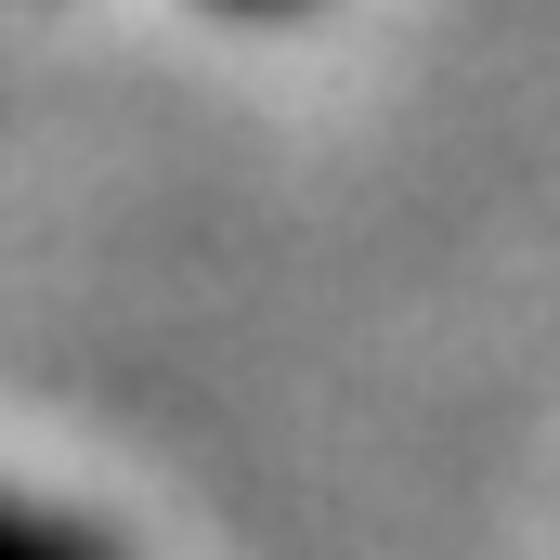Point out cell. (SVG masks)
Masks as SVG:
<instances>
[{
	"label": "cell",
	"instance_id": "6da1fadb",
	"mask_svg": "<svg viewBox=\"0 0 560 560\" xmlns=\"http://www.w3.org/2000/svg\"><path fill=\"white\" fill-rule=\"evenodd\" d=\"M0 560H118L92 522H66V509H26V495H0Z\"/></svg>",
	"mask_w": 560,
	"mask_h": 560
},
{
	"label": "cell",
	"instance_id": "7a4b0ae2",
	"mask_svg": "<svg viewBox=\"0 0 560 560\" xmlns=\"http://www.w3.org/2000/svg\"><path fill=\"white\" fill-rule=\"evenodd\" d=\"M222 13H300V0H222Z\"/></svg>",
	"mask_w": 560,
	"mask_h": 560
}]
</instances>
